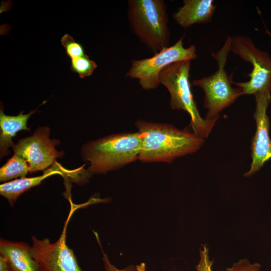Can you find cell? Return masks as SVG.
<instances>
[{
  "mask_svg": "<svg viewBox=\"0 0 271 271\" xmlns=\"http://www.w3.org/2000/svg\"><path fill=\"white\" fill-rule=\"evenodd\" d=\"M142 139L139 160L143 163H171L198 151L205 139L186 129L167 123L139 119L135 122Z\"/></svg>",
  "mask_w": 271,
  "mask_h": 271,
  "instance_id": "obj_1",
  "label": "cell"
},
{
  "mask_svg": "<svg viewBox=\"0 0 271 271\" xmlns=\"http://www.w3.org/2000/svg\"><path fill=\"white\" fill-rule=\"evenodd\" d=\"M142 139L139 133L112 134L88 142L81 149L82 159L88 162L91 175L118 170L139 160Z\"/></svg>",
  "mask_w": 271,
  "mask_h": 271,
  "instance_id": "obj_2",
  "label": "cell"
},
{
  "mask_svg": "<svg viewBox=\"0 0 271 271\" xmlns=\"http://www.w3.org/2000/svg\"><path fill=\"white\" fill-rule=\"evenodd\" d=\"M127 16L132 30L154 54L169 46L167 5L163 0H129Z\"/></svg>",
  "mask_w": 271,
  "mask_h": 271,
  "instance_id": "obj_3",
  "label": "cell"
},
{
  "mask_svg": "<svg viewBox=\"0 0 271 271\" xmlns=\"http://www.w3.org/2000/svg\"><path fill=\"white\" fill-rule=\"evenodd\" d=\"M190 65L191 60L172 63L160 72L159 79L160 83L169 92L171 108L188 112L190 116V126L193 132L205 139L217 120L203 118L199 112L189 81Z\"/></svg>",
  "mask_w": 271,
  "mask_h": 271,
  "instance_id": "obj_4",
  "label": "cell"
},
{
  "mask_svg": "<svg viewBox=\"0 0 271 271\" xmlns=\"http://www.w3.org/2000/svg\"><path fill=\"white\" fill-rule=\"evenodd\" d=\"M231 39L228 36L222 48L212 54L217 62V70L208 76L192 82L194 86L201 88L204 92L203 106L207 109L206 119L217 120L220 112L243 95L240 88L232 87L233 81L225 68L230 52Z\"/></svg>",
  "mask_w": 271,
  "mask_h": 271,
  "instance_id": "obj_5",
  "label": "cell"
},
{
  "mask_svg": "<svg viewBox=\"0 0 271 271\" xmlns=\"http://www.w3.org/2000/svg\"><path fill=\"white\" fill-rule=\"evenodd\" d=\"M183 40L182 37L174 45L154 54L152 57L132 60L126 77L138 79L140 85L145 90L156 88L160 84L159 74L165 67L174 62L197 58L196 47L190 45L185 48Z\"/></svg>",
  "mask_w": 271,
  "mask_h": 271,
  "instance_id": "obj_6",
  "label": "cell"
},
{
  "mask_svg": "<svg viewBox=\"0 0 271 271\" xmlns=\"http://www.w3.org/2000/svg\"><path fill=\"white\" fill-rule=\"evenodd\" d=\"M230 51L252 65L248 81L233 82L241 89L243 95L271 90V58L267 53L259 50L250 38L242 35L232 37Z\"/></svg>",
  "mask_w": 271,
  "mask_h": 271,
  "instance_id": "obj_7",
  "label": "cell"
},
{
  "mask_svg": "<svg viewBox=\"0 0 271 271\" xmlns=\"http://www.w3.org/2000/svg\"><path fill=\"white\" fill-rule=\"evenodd\" d=\"M73 208L72 206L70 215L56 241L53 243L47 238L39 239L32 236L31 251L39 263L40 271H82L73 250L66 242L67 227Z\"/></svg>",
  "mask_w": 271,
  "mask_h": 271,
  "instance_id": "obj_8",
  "label": "cell"
},
{
  "mask_svg": "<svg viewBox=\"0 0 271 271\" xmlns=\"http://www.w3.org/2000/svg\"><path fill=\"white\" fill-rule=\"evenodd\" d=\"M50 133L49 127H39L31 136L20 139L12 148L15 155L27 161L30 173L46 169L64 155L63 151L55 149L60 141L50 139Z\"/></svg>",
  "mask_w": 271,
  "mask_h": 271,
  "instance_id": "obj_9",
  "label": "cell"
},
{
  "mask_svg": "<svg viewBox=\"0 0 271 271\" xmlns=\"http://www.w3.org/2000/svg\"><path fill=\"white\" fill-rule=\"evenodd\" d=\"M271 90L267 89L254 95L256 107L253 116L256 122V131L252 139L250 149L252 162L250 169L244 174L250 177L271 159V141L269 138V117L267 108L271 101Z\"/></svg>",
  "mask_w": 271,
  "mask_h": 271,
  "instance_id": "obj_10",
  "label": "cell"
},
{
  "mask_svg": "<svg viewBox=\"0 0 271 271\" xmlns=\"http://www.w3.org/2000/svg\"><path fill=\"white\" fill-rule=\"evenodd\" d=\"M216 8L212 0H184L183 5L173 15L176 23L183 28L196 24L210 22Z\"/></svg>",
  "mask_w": 271,
  "mask_h": 271,
  "instance_id": "obj_11",
  "label": "cell"
},
{
  "mask_svg": "<svg viewBox=\"0 0 271 271\" xmlns=\"http://www.w3.org/2000/svg\"><path fill=\"white\" fill-rule=\"evenodd\" d=\"M0 254L8 259L14 271H40L39 263L32 256L31 246L25 242L1 238Z\"/></svg>",
  "mask_w": 271,
  "mask_h": 271,
  "instance_id": "obj_12",
  "label": "cell"
},
{
  "mask_svg": "<svg viewBox=\"0 0 271 271\" xmlns=\"http://www.w3.org/2000/svg\"><path fill=\"white\" fill-rule=\"evenodd\" d=\"M37 110H32L27 114L23 111L17 115H8L4 113L3 109L0 110V157L2 159L10 154L9 149L15 145L12 141L17 133L22 130H30L27 126V122L30 116Z\"/></svg>",
  "mask_w": 271,
  "mask_h": 271,
  "instance_id": "obj_13",
  "label": "cell"
},
{
  "mask_svg": "<svg viewBox=\"0 0 271 271\" xmlns=\"http://www.w3.org/2000/svg\"><path fill=\"white\" fill-rule=\"evenodd\" d=\"M60 172L53 167L46 170L43 175L30 178H21L4 183L0 185V194L5 197L9 204L13 206L22 194L32 187L40 185L46 178Z\"/></svg>",
  "mask_w": 271,
  "mask_h": 271,
  "instance_id": "obj_14",
  "label": "cell"
},
{
  "mask_svg": "<svg viewBox=\"0 0 271 271\" xmlns=\"http://www.w3.org/2000/svg\"><path fill=\"white\" fill-rule=\"evenodd\" d=\"M30 171L29 165L23 158L14 155L0 168V181L8 182L25 177Z\"/></svg>",
  "mask_w": 271,
  "mask_h": 271,
  "instance_id": "obj_15",
  "label": "cell"
},
{
  "mask_svg": "<svg viewBox=\"0 0 271 271\" xmlns=\"http://www.w3.org/2000/svg\"><path fill=\"white\" fill-rule=\"evenodd\" d=\"M71 70L77 73L81 78L91 75L97 67L95 62L87 55L71 59Z\"/></svg>",
  "mask_w": 271,
  "mask_h": 271,
  "instance_id": "obj_16",
  "label": "cell"
},
{
  "mask_svg": "<svg viewBox=\"0 0 271 271\" xmlns=\"http://www.w3.org/2000/svg\"><path fill=\"white\" fill-rule=\"evenodd\" d=\"M61 42L65 48L66 54L71 59L85 55L83 46L76 42L71 36L67 34H65L62 37Z\"/></svg>",
  "mask_w": 271,
  "mask_h": 271,
  "instance_id": "obj_17",
  "label": "cell"
},
{
  "mask_svg": "<svg viewBox=\"0 0 271 271\" xmlns=\"http://www.w3.org/2000/svg\"><path fill=\"white\" fill-rule=\"evenodd\" d=\"M213 261L210 259L209 249L206 245H203L200 249V259L196 266L197 271H212Z\"/></svg>",
  "mask_w": 271,
  "mask_h": 271,
  "instance_id": "obj_18",
  "label": "cell"
},
{
  "mask_svg": "<svg viewBox=\"0 0 271 271\" xmlns=\"http://www.w3.org/2000/svg\"><path fill=\"white\" fill-rule=\"evenodd\" d=\"M260 267L259 263H251L247 259H242L233 263L226 271H259Z\"/></svg>",
  "mask_w": 271,
  "mask_h": 271,
  "instance_id": "obj_19",
  "label": "cell"
},
{
  "mask_svg": "<svg viewBox=\"0 0 271 271\" xmlns=\"http://www.w3.org/2000/svg\"><path fill=\"white\" fill-rule=\"evenodd\" d=\"M94 233L96 236L97 241L100 247L103 255V260L104 264L105 271H133V268L132 266L128 267L123 269H118L115 266L112 264L109 261L107 255L104 253L102 249L98 234L96 232H94Z\"/></svg>",
  "mask_w": 271,
  "mask_h": 271,
  "instance_id": "obj_20",
  "label": "cell"
},
{
  "mask_svg": "<svg viewBox=\"0 0 271 271\" xmlns=\"http://www.w3.org/2000/svg\"><path fill=\"white\" fill-rule=\"evenodd\" d=\"M0 271H14L8 259L2 254H0Z\"/></svg>",
  "mask_w": 271,
  "mask_h": 271,
  "instance_id": "obj_21",
  "label": "cell"
},
{
  "mask_svg": "<svg viewBox=\"0 0 271 271\" xmlns=\"http://www.w3.org/2000/svg\"><path fill=\"white\" fill-rule=\"evenodd\" d=\"M146 265L144 263H142L136 266V271H145Z\"/></svg>",
  "mask_w": 271,
  "mask_h": 271,
  "instance_id": "obj_22",
  "label": "cell"
}]
</instances>
